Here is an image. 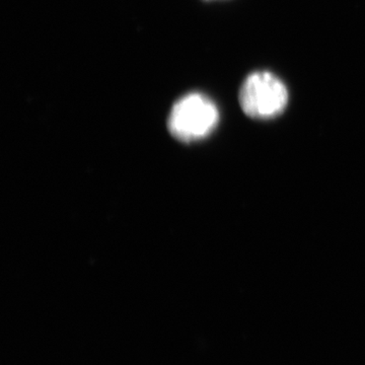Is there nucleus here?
<instances>
[{
	"label": "nucleus",
	"mask_w": 365,
	"mask_h": 365,
	"mask_svg": "<svg viewBox=\"0 0 365 365\" xmlns=\"http://www.w3.org/2000/svg\"><path fill=\"white\" fill-rule=\"evenodd\" d=\"M220 120L215 103L201 93H190L178 101L170 111L168 128L175 138L184 143L208 136Z\"/></svg>",
	"instance_id": "obj_1"
},
{
	"label": "nucleus",
	"mask_w": 365,
	"mask_h": 365,
	"mask_svg": "<svg viewBox=\"0 0 365 365\" xmlns=\"http://www.w3.org/2000/svg\"><path fill=\"white\" fill-rule=\"evenodd\" d=\"M239 98L247 116L271 119L284 111L288 91L284 83L270 72H254L242 83Z\"/></svg>",
	"instance_id": "obj_2"
}]
</instances>
